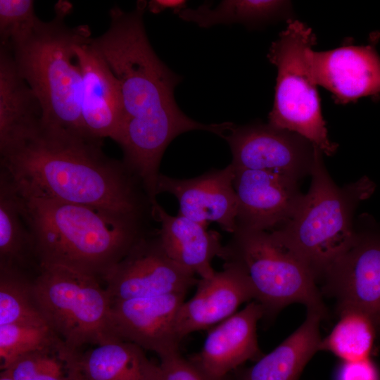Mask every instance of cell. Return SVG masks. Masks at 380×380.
Masks as SVG:
<instances>
[{"instance_id": "1", "label": "cell", "mask_w": 380, "mask_h": 380, "mask_svg": "<svg viewBox=\"0 0 380 380\" xmlns=\"http://www.w3.org/2000/svg\"><path fill=\"white\" fill-rule=\"evenodd\" d=\"M145 1L132 11L114 6L110 25L91 44L116 77L121 94L122 120L116 139L123 162L156 200L159 167L171 141L181 134L203 130L223 138L234 123L204 124L186 115L174 89L180 78L156 54L146 33Z\"/></svg>"}, {"instance_id": "2", "label": "cell", "mask_w": 380, "mask_h": 380, "mask_svg": "<svg viewBox=\"0 0 380 380\" xmlns=\"http://www.w3.org/2000/svg\"><path fill=\"white\" fill-rule=\"evenodd\" d=\"M103 139L41 124L0 148L1 173L22 197L84 204L153 220V200Z\"/></svg>"}, {"instance_id": "3", "label": "cell", "mask_w": 380, "mask_h": 380, "mask_svg": "<svg viewBox=\"0 0 380 380\" xmlns=\"http://www.w3.org/2000/svg\"><path fill=\"white\" fill-rule=\"evenodd\" d=\"M20 197L39 266H62L101 281L138 241L155 230L149 227V218L84 204Z\"/></svg>"}, {"instance_id": "4", "label": "cell", "mask_w": 380, "mask_h": 380, "mask_svg": "<svg viewBox=\"0 0 380 380\" xmlns=\"http://www.w3.org/2000/svg\"><path fill=\"white\" fill-rule=\"evenodd\" d=\"M71 8L70 2L59 1L54 18L48 22L39 19L10 51L40 103L42 124L88 135L82 123V75L74 48L89 40L91 32L87 25H67Z\"/></svg>"}, {"instance_id": "5", "label": "cell", "mask_w": 380, "mask_h": 380, "mask_svg": "<svg viewBox=\"0 0 380 380\" xmlns=\"http://www.w3.org/2000/svg\"><path fill=\"white\" fill-rule=\"evenodd\" d=\"M322 156L321 152L315 159L310 189L293 216L272 231L309 265L317 280L352 244L355 210L375 189L367 177L343 187L337 186Z\"/></svg>"}, {"instance_id": "6", "label": "cell", "mask_w": 380, "mask_h": 380, "mask_svg": "<svg viewBox=\"0 0 380 380\" xmlns=\"http://www.w3.org/2000/svg\"><path fill=\"white\" fill-rule=\"evenodd\" d=\"M219 258L245 271L264 316H274L293 303L327 316L313 271L273 232L236 228Z\"/></svg>"}, {"instance_id": "7", "label": "cell", "mask_w": 380, "mask_h": 380, "mask_svg": "<svg viewBox=\"0 0 380 380\" xmlns=\"http://www.w3.org/2000/svg\"><path fill=\"white\" fill-rule=\"evenodd\" d=\"M101 281L56 265L39 266L33 289L48 325L70 348L82 352L116 339L113 302Z\"/></svg>"}, {"instance_id": "8", "label": "cell", "mask_w": 380, "mask_h": 380, "mask_svg": "<svg viewBox=\"0 0 380 380\" xmlns=\"http://www.w3.org/2000/svg\"><path fill=\"white\" fill-rule=\"evenodd\" d=\"M315 44L312 29L297 20H289L272 42L267 58L277 67V77L268 123L303 136L330 156L338 145L329 139L308 62V52Z\"/></svg>"}, {"instance_id": "9", "label": "cell", "mask_w": 380, "mask_h": 380, "mask_svg": "<svg viewBox=\"0 0 380 380\" xmlns=\"http://www.w3.org/2000/svg\"><path fill=\"white\" fill-rule=\"evenodd\" d=\"M196 275L174 262L165 251L156 229L138 241L103 277L113 303L172 293L196 286Z\"/></svg>"}, {"instance_id": "10", "label": "cell", "mask_w": 380, "mask_h": 380, "mask_svg": "<svg viewBox=\"0 0 380 380\" xmlns=\"http://www.w3.org/2000/svg\"><path fill=\"white\" fill-rule=\"evenodd\" d=\"M223 139L230 147L234 168L272 171L298 182L310 175L322 152L303 136L269 123L234 124Z\"/></svg>"}, {"instance_id": "11", "label": "cell", "mask_w": 380, "mask_h": 380, "mask_svg": "<svg viewBox=\"0 0 380 380\" xmlns=\"http://www.w3.org/2000/svg\"><path fill=\"white\" fill-rule=\"evenodd\" d=\"M324 290L337 300L338 311H360L380 332V232L355 229L350 246L322 277Z\"/></svg>"}, {"instance_id": "12", "label": "cell", "mask_w": 380, "mask_h": 380, "mask_svg": "<svg viewBox=\"0 0 380 380\" xmlns=\"http://www.w3.org/2000/svg\"><path fill=\"white\" fill-rule=\"evenodd\" d=\"M379 34H372L365 46L346 44L325 51L308 52L310 72L317 85L331 94L338 104L380 94V57L376 50Z\"/></svg>"}, {"instance_id": "13", "label": "cell", "mask_w": 380, "mask_h": 380, "mask_svg": "<svg viewBox=\"0 0 380 380\" xmlns=\"http://www.w3.org/2000/svg\"><path fill=\"white\" fill-rule=\"evenodd\" d=\"M234 169L236 228L272 232L291 219L303 196L298 181L272 171Z\"/></svg>"}, {"instance_id": "14", "label": "cell", "mask_w": 380, "mask_h": 380, "mask_svg": "<svg viewBox=\"0 0 380 380\" xmlns=\"http://www.w3.org/2000/svg\"><path fill=\"white\" fill-rule=\"evenodd\" d=\"M235 169L230 163L222 169H211L201 175L178 179L160 174L157 195H173L179 213L203 224L214 222L230 233L236 228L238 201L234 186Z\"/></svg>"}, {"instance_id": "15", "label": "cell", "mask_w": 380, "mask_h": 380, "mask_svg": "<svg viewBox=\"0 0 380 380\" xmlns=\"http://www.w3.org/2000/svg\"><path fill=\"white\" fill-rule=\"evenodd\" d=\"M186 294L172 293L113 303L118 336L156 353L160 359L179 352L182 341L177 334L176 318Z\"/></svg>"}, {"instance_id": "16", "label": "cell", "mask_w": 380, "mask_h": 380, "mask_svg": "<svg viewBox=\"0 0 380 380\" xmlns=\"http://www.w3.org/2000/svg\"><path fill=\"white\" fill-rule=\"evenodd\" d=\"M255 300L245 271L233 262H224L221 271L200 278L194 295L180 306L176 331L181 341L191 333L210 329L236 312L243 303Z\"/></svg>"}, {"instance_id": "17", "label": "cell", "mask_w": 380, "mask_h": 380, "mask_svg": "<svg viewBox=\"0 0 380 380\" xmlns=\"http://www.w3.org/2000/svg\"><path fill=\"white\" fill-rule=\"evenodd\" d=\"M91 38L74 48L82 75V123L89 136L115 141L122 120L120 87L103 57L91 44Z\"/></svg>"}, {"instance_id": "18", "label": "cell", "mask_w": 380, "mask_h": 380, "mask_svg": "<svg viewBox=\"0 0 380 380\" xmlns=\"http://www.w3.org/2000/svg\"><path fill=\"white\" fill-rule=\"evenodd\" d=\"M264 316L256 300L209 329L201 350L190 359L215 377L230 375L248 360L262 355L258 336L257 324Z\"/></svg>"}, {"instance_id": "19", "label": "cell", "mask_w": 380, "mask_h": 380, "mask_svg": "<svg viewBox=\"0 0 380 380\" xmlns=\"http://www.w3.org/2000/svg\"><path fill=\"white\" fill-rule=\"evenodd\" d=\"M152 217L160 224V241L174 262L200 278L215 274L212 261L220 257L223 246L218 232L179 214L170 215L157 200L152 203Z\"/></svg>"}, {"instance_id": "20", "label": "cell", "mask_w": 380, "mask_h": 380, "mask_svg": "<svg viewBox=\"0 0 380 380\" xmlns=\"http://www.w3.org/2000/svg\"><path fill=\"white\" fill-rule=\"evenodd\" d=\"M322 319L319 314L308 310L305 321L293 334L253 366L234 371V380H298L319 350Z\"/></svg>"}, {"instance_id": "21", "label": "cell", "mask_w": 380, "mask_h": 380, "mask_svg": "<svg viewBox=\"0 0 380 380\" xmlns=\"http://www.w3.org/2000/svg\"><path fill=\"white\" fill-rule=\"evenodd\" d=\"M42 119L40 103L11 52L0 48V148L40 125Z\"/></svg>"}, {"instance_id": "22", "label": "cell", "mask_w": 380, "mask_h": 380, "mask_svg": "<svg viewBox=\"0 0 380 380\" xmlns=\"http://www.w3.org/2000/svg\"><path fill=\"white\" fill-rule=\"evenodd\" d=\"M79 370L83 380H158L160 368L138 345L116 339L82 353Z\"/></svg>"}, {"instance_id": "23", "label": "cell", "mask_w": 380, "mask_h": 380, "mask_svg": "<svg viewBox=\"0 0 380 380\" xmlns=\"http://www.w3.org/2000/svg\"><path fill=\"white\" fill-rule=\"evenodd\" d=\"M33 267L37 270L39 267L21 198L0 174V268L27 272Z\"/></svg>"}, {"instance_id": "24", "label": "cell", "mask_w": 380, "mask_h": 380, "mask_svg": "<svg viewBox=\"0 0 380 380\" xmlns=\"http://www.w3.org/2000/svg\"><path fill=\"white\" fill-rule=\"evenodd\" d=\"M82 352L60 338L13 361L6 370L14 380H71L79 370Z\"/></svg>"}, {"instance_id": "25", "label": "cell", "mask_w": 380, "mask_h": 380, "mask_svg": "<svg viewBox=\"0 0 380 380\" xmlns=\"http://www.w3.org/2000/svg\"><path fill=\"white\" fill-rule=\"evenodd\" d=\"M289 4L274 0H225L216 7L203 4L196 8H184L177 13L183 20L208 28L219 24L253 23L269 20L284 12Z\"/></svg>"}, {"instance_id": "26", "label": "cell", "mask_w": 380, "mask_h": 380, "mask_svg": "<svg viewBox=\"0 0 380 380\" xmlns=\"http://www.w3.org/2000/svg\"><path fill=\"white\" fill-rule=\"evenodd\" d=\"M339 320L322 339L319 350L329 351L343 362L369 358L377 330L369 317L352 309L338 311Z\"/></svg>"}, {"instance_id": "27", "label": "cell", "mask_w": 380, "mask_h": 380, "mask_svg": "<svg viewBox=\"0 0 380 380\" xmlns=\"http://www.w3.org/2000/svg\"><path fill=\"white\" fill-rule=\"evenodd\" d=\"M33 279L27 272L0 268V325L46 323L34 293Z\"/></svg>"}, {"instance_id": "28", "label": "cell", "mask_w": 380, "mask_h": 380, "mask_svg": "<svg viewBox=\"0 0 380 380\" xmlns=\"http://www.w3.org/2000/svg\"><path fill=\"white\" fill-rule=\"evenodd\" d=\"M58 338L46 323L0 325L1 370L18 357L45 347Z\"/></svg>"}, {"instance_id": "29", "label": "cell", "mask_w": 380, "mask_h": 380, "mask_svg": "<svg viewBox=\"0 0 380 380\" xmlns=\"http://www.w3.org/2000/svg\"><path fill=\"white\" fill-rule=\"evenodd\" d=\"M39 19L32 0H0L1 48L11 51L31 33Z\"/></svg>"}, {"instance_id": "30", "label": "cell", "mask_w": 380, "mask_h": 380, "mask_svg": "<svg viewBox=\"0 0 380 380\" xmlns=\"http://www.w3.org/2000/svg\"><path fill=\"white\" fill-rule=\"evenodd\" d=\"M158 380H234L230 375L218 378L205 372L179 352L160 359Z\"/></svg>"}, {"instance_id": "31", "label": "cell", "mask_w": 380, "mask_h": 380, "mask_svg": "<svg viewBox=\"0 0 380 380\" xmlns=\"http://www.w3.org/2000/svg\"><path fill=\"white\" fill-rule=\"evenodd\" d=\"M338 380H379L375 365L367 358L358 361L343 362Z\"/></svg>"}, {"instance_id": "32", "label": "cell", "mask_w": 380, "mask_h": 380, "mask_svg": "<svg viewBox=\"0 0 380 380\" xmlns=\"http://www.w3.org/2000/svg\"><path fill=\"white\" fill-rule=\"evenodd\" d=\"M148 10L158 14L167 9L173 10L174 13L186 8V1L182 0H153L147 3Z\"/></svg>"}, {"instance_id": "33", "label": "cell", "mask_w": 380, "mask_h": 380, "mask_svg": "<svg viewBox=\"0 0 380 380\" xmlns=\"http://www.w3.org/2000/svg\"><path fill=\"white\" fill-rule=\"evenodd\" d=\"M0 380H14L8 372L6 370H1L0 374Z\"/></svg>"}, {"instance_id": "34", "label": "cell", "mask_w": 380, "mask_h": 380, "mask_svg": "<svg viewBox=\"0 0 380 380\" xmlns=\"http://www.w3.org/2000/svg\"><path fill=\"white\" fill-rule=\"evenodd\" d=\"M71 380H83L80 373V370L77 372L73 378Z\"/></svg>"}]
</instances>
